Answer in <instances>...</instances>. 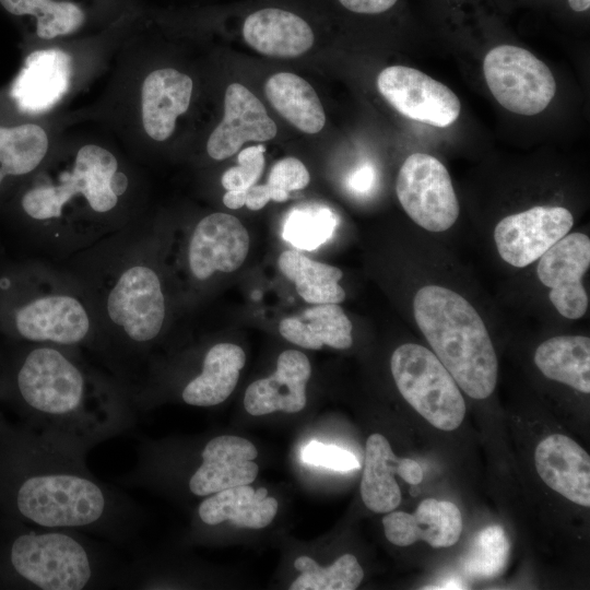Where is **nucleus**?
Wrapping results in <instances>:
<instances>
[{
  "label": "nucleus",
  "mask_w": 590,
  "mask_h": 590,
  "mask_svg": "<svg viewBox=\"0 0 590 590\" xmlns=\"http://www.w3.org/2000/svg\"><path fill=\"white\" fill-rule=\"evenodd\" d=\"M117 170L118 162L113 153L96 144L83 145L76 153L72 172L63 174L59 184L36 187L38 206L48 220L57 219L63 206L81 194L94 212H109L119 198L110 185Z\"/></svg>",
  "instance_id": "1a4fd4ad"
},
{
  "label": "nucleus",
  "mask_w": 590,
  "mask_h": 590,
  "mask_svg": "<svg viewBox=\"0 0 590 590\" xmlns=\"http://www.w3.org/2000/svg\"><path fill=\"white\" fill-rule=\"evenodd\" d=\"M385 535L398 546L418 540L432 547H449L461 535L463 522L459 508L451 502L426 498L413 514L393 511L382 518Z\"/></svg>",
  "instance_id": "aec40b11"
},
{
  "label": "nucleus",
  "mask_w": 590,
  "mask_h": 590,
  "mask_svg": "<svg viewBox=\"0 0 590 590\" xmlns=\"http://www.w3.org/2000/svg\"><path fill=\"white\" fill-rule=\"evenodd\" d=\"M374 179L375 173L373 167L370 165H364L351 174L349 186L356 192H366L371 188Z\"/></svg>",
  "instance_id": "ea45409f"
},
{
  "label": "nucleus",
  "mask_w": 590,
  "mask_h": 590,
  "mask_svg": "<svg viewBox=\"0 0 590 590\" xmlns=\"http://www.w3.org/2000/svg\"><path fill=\"white\" fill-rule=\"evenodd\" d=\"M200 462L187 480L188 492L197 497L250 484L258 475L253 462L258 451L249 440L231 435L208 440L200 452Z\"/></svg>",
  "instance_id": "2eb2a0df"
},
{
  "label": "nucleus",
  "mask_w": 590,
  "mask_h": 590,
  "mask_svg": "<svg viewBox=\"0 0 590 590\" xmlns=\"http://www.w3.org/2000/svg\"><path fill=\"white\" fill-rule=\"evenodd\" d=\"M276 132L263 104L246 86L232 83L225 91L224 117L209 137L206 152L222 161L237 153L244 143L269 141Z\"/></svg>",
  "instance_id": "dca6fc26"
},
{
  "label": "nucleus",
  "mask_w": 590,
  "mask_h": 590,
  "mask_svg": "<svg viewBox=\"0 0 590 590\" xmlns=\"http://www.w3.org/2000/svg\"><path fill=\"white\" fill-rule=\"evenodd\" d=\"M394 474L411 485H417L423 480L418 462L410 458H398L384 435H370L366 441L365 468L361 481V496L369 510L386 514L400 505L401 491Z\"/></svg>",
  "instance_id": "f3484780"
},
{
  "label": "nucleus",
  "mask_w": 590,
  "mask_h": 590,
  "mask_svg": "<svg viewBox=\"0 0 590 590\" xmlns=\"http://www.w3.org/2000/svg\"><path fill=\"white\" fill-rule=\"evenodd\" d=\"M107 312L114 324L137 347L156 339L166 315L156 272L144 264L126 268L108 293Z\"/></svg>",
  "instance_id": "6e6552de"
},
{
  "label": "nucleus",
  "mask_w": 590,
  "mask_h": 590,
  "mask_svg": "<svg viewBox=\"0 0 590 590\" xmlns=\"http://www.w3.org/2000/svg\"><path fill=\"white\" fill-rule=\"evenodd\" d=\"M534 463L542 481L568 500L590 506V457L571 438L553 434L534 451Z\"/></svg>",
  "instance_id": "6ab92c4d"
},
{
  "label": "nucleus",
  "mask_w": 590,
  "mask_h": 590,
  "mask_svg": "<svg viewBox=\"0 0 590 590\" xmlns=\"http://www.w3.org/2000/svg\"><path fill=\"white\" fill-rule=\"evenodd\" d=\"M249 234L243 223L227 213L204 216L192 232L188 264L193 276L206 280L215 272H233L249 251Z\"/></svg>",
  "instance_id": "4468645a"
},
{
  "label": "nucleus",
  "mask_w": 590,
  "mask_h": 590,
  "mask_svg": "<svg viewBox=\"0 0 590 590\" xmlns=\"http://www.w3.org/2000/svg\"><path fill=\"white\" fill-rule=\"evenodd\" d=\"M569 7L576 12H582L589 9L590 0H568Z\"/></svg>",
  "instance_id": "79ce46f5"
},
{
  "label": "nucleus",
  "mask_w": 590,
  "mask_h": 590,
  "mask_svg": "<svg viewBox=\"0 0 590 590\" xmlns=\"http://www.w3.org/2000/svg\"><path fill=\"white\" fill-rule=\"evenodd\" d=\"M206 497L199 504L197 515L210 527L228 520L239 528L262 529L278 512V500L268 496L264 487L255 489L249 484L239 485Z\"/></svg>",
  "instance_id": "b1692460"
},
{
  "label": "nucleus",
  "mask_w": 590,
  "mask_h": 590,
  "mask_svg": "<svg viewBox=\"0 0 590 590\" xmlns=\"http://www.w3.org/2000/svg\"><path fill=\"white\" fill-rule=\"evenodd\" d=\"M280 271L295 284L298 295L309 304H339L345 292L339 284L342 271L333 266L311 260L299 251L285 250L279 259Z\"/></svg>",
  "instance_id": "c85d7f7f"
},
{
  "label": "nucleus",
  "mask_w": 590,
  "mask_h": 590,
  "mask_svg": "<svg viewBox=\"0 0 590 590\" xmlns=\"http://www.w3.org/2000/svg\"><path fill=\"white\" fill-rule=\"evenodd\" d=\"M377 87L401 115L429 126L448 127L461 111L458 96L448 86L410 67L385 68L377 78Z\"/></svg>",
  "instance_id": "9d476101"
},
{
  "label": "nucleus",
  "mask_w": 590,
  "mask_h": 590,
  "mask_svg": "<svg viewBox=\"0 0 590 590\" xmlns=\"http://www.w3.org/2000/svg\"><path fill=\"white\" fill-rule=\"evenodd\" d=\"M294 567L300 575L292 582L291 590H354L364 578V570L352 554L342 555L329 567L319 566L308 556H299Z\"/></svg>",
  "instance_id": "2f4dec72"
},
{
  "label": "nucleus",
  "mask_w": 590,
  "mask_h": 590,
  "mask_svg": "<svg viewBox=\"0 0 590 590\" xmlns=\"http://www.w3.org/2000/svg\"><path fill=\"white\" fill-rule=\"evenodd\" d=\"M398 0H338L346 10L358 14H379L390 10Z\"/></svg>",
  "instance_id": "58836bf2"
},
{
  "label": "nucleus",
  "mask_w": 590,
  "mask_h": 590,
  "mask_svg": "<svg viewBox=\"0 0 590 590\" xmlns=\"http://www.w3.org/2000/svg\"><path fill=\"white\" fill-rule=\"evenodd\" d=\"M109 559L88 534L58 528L21 530L5 550L12 578L40 590H83L115 583L125 568H113Z\"/></svg>",
  "instance_id": "20e7f679"
},
{
  "label": "nucleus",
  "mask_w": 590,
  "mask_h": 590,
  "mask_svg": "<svg viewBox=\"0 0 590 590\" xmlns=\"http://www.w3.org/2000/svg\"><path fill=\"white\" fill-rule=\"evenodd\" d=\"M311 375L307 356L296 350L282 352L275 371L251 382L246 389L244 406L255 416L275 411L296 413L306 405V385Z\"/></svg>",
  "instance_id": "a211bd4d"
},
{
  "label": "nucleus",
  "mask_w": 590,
  "mask_h": 590,
  "mask_svg": "<svg viewBox=\"0 0 590 590\" xmlns=\"http://www.w3.org/2000/svg\"><path fill=\"white\" fill-rule=\"evenodd\" d=\"M246 193L245 190H227L223 196V203L228 209H239L245 205Z\"/></svg>",
  "instance_id": "a19ab883"
},
{
  "label": "nucleus",
  "mask_w": 590,
  "mask_h": 590,
  "mask_svg": "<svg viewBox=\"0 0 590 590\" xmlns=\"http://www.w3.org/2000/svg\"><path fill=\"white\" fill-rule=\"evenodd\" d=\"M1 7L19 17H33L42 39L70 35L84 26L87 11L76 0H0Z\"/></svg>",
  "instance_id": "c756f323"
},
{
  "label": "nucleus",
  "mask_w": 590,
  "mask_h": 590,
  "mask_svg": "<svg viewBox=\"0 0 590 590\" xmlns=\"http://www.w3.org/2000/svg\"><path fill=\"white\" fill-rule=\"evenodd\" d=\"M536 275L550 288L548 298L567 319L581 318L588 308L583 275L590 266V239L583 233L566 234L539 259Z\"/></svg>",
  "instance_id": "f8f14e48"
},
{
  "label": "nucleus",
  "mask_w": 590,
  "mask_h": 590,
  "mask_svg": "<svg viewBox=\"0 0 590 590\" xmlns=\"http://www.w3.org/2000/svg\"><path fill=\"white\" fill-rule=\"evenodd\" d=\"M310 180L306 166L296 157H284L273 164L268 176V185L290 193L304 189Z\"/></svg>",
  "instance_id": "e433bc0d"
},
{
  "label": "nucleus",
  "mask_w": 590,
  "mask_h": 590,
  "mask_svg": "<svg viewBox=\"0 0 590 590\" xmlns=\"http://www.w3.org/2000/svg\"><path fill=\"white\" fill-rule=\"evenodd\" d=\"M509 541L499 524L481 530L463 559V570L476 579H489L500 575L507 564Z\"/></svg>",
  "instance_id": "72a5a7b5"
},
{
  "label": "nucleus",
  "mask_w": 590,
  "mask_h": 590,
  "mask_svg": "<svg viewBox=\"0 0 590 590\" xmlns=\"http://www.w3.org/2000/svg\"><path fill=\"white\" fill-rule=\"evenodd\" d=\"M574 225L566 208L536 205L502 219L494 229V240L500 258L516 268L538 260L564 237Z\"/></svg>",
  "instance_id": "9b49d317"
},
{
  "label": "nucleus",
  "mask_w": 590,
  "mask_h": 590,
  "mask_svg": "<svg viewBox=\"0 0 590 590\" xmlns=\"http://www.w3.org/2000/svg\"><path fill=\"white\" fill-rule=\"evenodd\" d=\"M86 453L31 427L0 430V498L28 524L126 543L138 507L87 469Z\"/></svg>",
  "instance_id": "f257e3e1"
},
{
  "label": "nucleus",
  "mask_w": 590,
  "mask_h": 590,
  "mask_svg": "<svg viewBox=\"0 0 590 590\" xmlns=\"http://www.w3.org/2000/svg\"><path fill=\"white\" fill-rule=\"evenodd\" d=\"M245 42L258 52L275 58H295L315 42L309 23L299 14L276 7L250 12L243 22Z\"/></svg>",
  "instance_id": "412c9836"
},
{
  "label": "nucleus",
  "mask_w": 590,
  "mask_h": 590,
  "mask_svg": "<svg viewBox=\"0 0 590 590\" xmlns=\"http://www.w3.org/2000/svg\"><path fill=\"white\" fill-rule=\"evenodd\" d=\"M245 205L252 211L262 209L270 200L283 202L288 199V193L279 191L270 185H253L245 190Z\"/></svg>",
  "instance_id": "4c0bfd02"
},
{
  "label": "nucleus",
  "mask_w": 590,
  "mask_h": 590,
  "mask_svg": "<svg viewBox=\"0 0 590 590\" xmlns=\"http://www.w3.org/2000/svg\"><path fill=\"white\" fill-rule=\"evenodd\" d=\"M264 94L273 108L298 130L314 134L323 128L326 115L321 102L302 76L275 73L268 79Z\"/></svg>",
  "instance_id": "bb28decb"
},
{
  "label": "nucleus",
  "mask_w": 590,
  "mask_h": 590,
  "mask_svg": "<svg viewBox=\"0 0 590 590\" xmlns=\"http://www.w3.org/2000/svg\"><path fill=\"white\" fill-rule=\"evenodd\" d=\"M72 72L69 55L58 49L37 50L25 60L11 95L21 110L50 108L67 92Z\"/></svg>",
  "instance_id": "4be33fe9"
},
{
  "label": "nucleus",
  "mask_w": 590,
  "mask_h": 590,
  "mask_svg": "<svg viewBox=\"0 0 590 590\" xmlns=\"http://www.w3.org/2000/svg\"><path fill=\"white\" fill-rule=\"evenodd\" d=\"M396 192L411 220L429 232H445L457 221L459 202L445 165L426 153L406 157L398 173Z\"/></svg>",
  "instance_id": "0eeeda50"
},
{
  "label": "nucleus",
  "mask_w": 590,
  "mask_h": 590,
  "mask_svg": "<svg viewBox=\"0 0 590 590\" xmlns=\"http://www.w3.org/2000/svg\"><path fill=\"white\" fill-rule=\"evenodd\" d=\"M337 223L335 214L328 206L300 205L287 214L283 237L298 249L314 250L331 238Z\"/></svg>",
  "instance_id": "473e14b6"
},
{
  "label": "nucleus",
  "mask_w": 590,
  "mask_h": 590,
  "mask_svg": "<svg viewBox=\"0 0 590 590\" xmlns=\"http://www.w3.org/2000/svg\"><path fill=\"white\" fill-rule=\"evenodd\" d=\"M417 327L441 364L469 397H489L497 382L498 362L486 326L459 293L425 285L413 299Z\"/></svg>",
  "instance_id": "7ed1b4c3"
},
{
  "label": "nucleus",
  "mask_w": 590,
  "mask_h": 590,
  "mask_svg": "<svg viewBox=\"0 0 590 590\" xmlns=\"http://www.w3.org/2000/svg\"><path fill=\"white\" fill-rule=\"evenodd\" d=\"M534 363L548 379L582 393L590 392V339L583 335H558L542 342Z\"/></svg>",
  "instance_id": "cd10ccee"
},
{
  "label": "nucleus",
  "mask_w": 590,
  "mask_h": 590,
  "mask_svg": "<svg viewBox=\"0 0 590 590\" xmlns=\"http://www.w3.org/2000/svg\"><path fill=\"white\" fill-rule=\"evenodd\" d=\"M391 374L404 400L440 430H455L465 415V403L453 377L434 352L415 344L397 347Z\"/></svg>",
  "instance_id": "39448f33"
},
{
  "label": "nucleus",
  "mask_w": 590,
  "mask_h": 590,
  "mask_svg": "<svg viewBox=\"0 0 590 590\" xmlns=\"http://www.w3.org/2000/svg\"><path fill=\"white\" fill-rule=\"evenodd\" d=\"M266 146L251 145L238 153L237 166L224 172L222 185L226 190H246L256 185L264 168Z\"/></svg>",
  "instance_id": "f704fd0d"
},
{
  "label": "nucleus",
  "mask_w": 590,
  "mask_h": 590,
  "mask_svg": "<svg viewBox=\"0 0 590 590\" xmlns=\"http://www.w3.org/2000/svg\"><path fill=\"white\" fill-rule=\"evenodd\" d=\"M244 350L233 343H217L205 354L201 371L181 390V400L194 406H213L234 391L245 365Z\"/></svg>",
  "instance_id": "393cba45"
},
{
  "label": "nucleus",
  "mask_w": 590,
  "mask_h": 590,
  "mask_svg": "<svg viewBox=\"0 0 590 590\" xmlns=\"http://www.w3.org/2000/svg\"><path fill=\"white\" fill-rule=\"evenodd\" d=\"M483 72L495 99L507 110L533 116L544 110L556 92L548 67L524 48L500 45L484 58Z\"/></svg>",
  "instance_id": "423d86ee"
},
{
  "label": "nucleus",
  "mask_w": 590,
  "mask_h": 590,
  "mask_svg": "<svg viewBox=\"0 0 590 590\" xmlns=\"http://www.w3.org/2000/svg\"><path fill=\"white\" fill-rule=\"evenodd\" d=\"M192 80L173 68L151 72L142 85V122L146 134L155 141L168 139L178 116L187 111Z\"/></svg>",
  "instance_id": "5701e85b"
},
{
  "label": "nucleus",
  "mask_w": 590,
  "mask_h": 590,
  "mask_svg": "<svg viewBox=\"0 0 590 590\" xmlns=\"http://www.w3.org/2000/svg\"><path fill=\"white\" fill-rule=\"evenodd\" d=\"M13 392L28 427L85 453L134 422L121 393L57 345L38 344L19 359Z\"/></svg>",
  "instance_id": "f03ea898"
},
{
  "label": "nucleus",
  "mask_w": 590,
  "mask_h": 590,
  "mask_svg": "<svg viewBox=\"0 0 590 590\" xmlns=\"http://www.w3.org/2000/svg\"><path fill=\"white\" fill-rule=\"evenodd\" d=\"M438 589H462L463 583L458 580V578H450L449 580H445L441 582L439 587H436Z\"/></svg>",
  "instance_id": "37998d69"
},
{
  "label": "nucleus",
  "mask_w": 590,
  "mask_h": 590,
  "mask_svg": "<svg viewBox=\"0 0 590 590\" xmlns=\"http://www.w3.org/2000/svg\"><path fill=\"white\" fill-rule=\"evenodd\" d=\"M47 150V134L38 125L0 127V184L8 176H22L34 170Z\"/></svg>",
  "instance_id": "7c9ffc66"
},
{
  "label": "nucleus",
  "mask_w": 590,
  "mask_h": 590,
  "mask_svg": "<svg viewBox=\"0 0 590 590\" xmlns=\"http://www.w3.org/2000/svg\"><path fill=\"white\" fill-rule=\"evenodd\" d=\"M304 462L334 471H350L361 467L356 457L338 446L312 440L302 451Z\"/></svg>",
  "instance_id": "c9c22d12"
},
{
  "label": "nucleus",
  "mask_w": 590,
  "mask_h": 590,
  "mask_svg": "<svg viewBox=\"0 0 590 590\" xmlns=\"http://www.w3.org/2000/svg\"><path fill=\"white\" fill-rule=\"evenodd\" d=\"M279 332L291 343L308 350H320L323 345L344 350L353 342L352 323L338 304H318L284 318Z\"/></svg>",
  "instance_id": "a878e982"
},
{
  "label": "nucleus",
  "mask_w": 590,
  "mask_h": 590,
  "mask_svg": "<svg viewBox=\"0 0 590 590\" xmlns=\"http://www.w3.org/2000/svg\"><path fill=\"white\" fill-rule=\"evenodd\" d=\"M13 327L22 339L33 343L73 346L90 335L91 319L78 298L54 294L35 297L16 308Z\"/></svg>",
  "instance_id": "ddd939ff"
}]
</instances>
